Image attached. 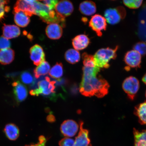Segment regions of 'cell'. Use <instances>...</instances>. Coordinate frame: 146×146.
I'll use <instances>...</instances> for the list:
<instances>
[{"mask_svg":"<svg viewBox=\"0 0 146 146\" xmlns=\"http://www.w3.org/2000/svg\"><path fill=\"white\" fill-rule=\"evenodd\" d=\"M15 23L18 26L25 27L28 25L30 22V16L25 12L19 11L14 12Z\"/></svg>","mask_w":146,"mask_h":146,"instance_id":"cell-17","label":"cell"},{"mask_svg":"<svg viewBox=\"0 0 146 146\" xmlns=\"http://www.w3.org/2000/svg\"><path fill=\"white\" fill-rule=\"evenodd\" d=\"M65 57L68 63L74 64L80 61L81 56L80 52L74 49H69L65 52Z\"/></svg>","mask_w":146,"mask_h":146,"instance_id":"cell-24","label":"cell"},{"mask_svg":"<svg viewBox=\"0 0 146 146\" xmlns=\"http://www.w3.org/2000/svg\"><path fill=\"white\" fill-rule=\"evenodd\" d=\"M47 120H48L49 122H53L55 120L54 116L52 115H50L47 117Z\"/></svg>","mask_w":146,"mask_h":146,"instance_id":"cell-34","label":"cell"},{"mask_svg":"<svg viewBox=\"0 0 146 146\" xmlns=\"http://www.w3.org/2000/svg\"><path fill=\"white\" fill-rule=\"evenodd\" d=\"M46 141V138L44 136H41L39 137V142L38 143L25 146H45Z\"/></svg>","mask_w":146,"mask_h":146,"instance_id":"cell-33","label":"cell"},{"mask_svg":"<svg viewBox=\"0 0 146 146\" xmlns=\"http://www.w3.org/2000/svg\"><path fill=\"white\" fill-rule=\"evenodd\" d=\"M142 1H124V4L131 9H137L139 8L142 4Z\"/></svg>","mask_w":146,"mask_h":146,"instance_id":"cell-29","label":"cell"},{"mask_svg":"<svg viewBox=\"0 0 146 146\" xmlns=\"http://www.w3.org/2000/svg\"><path fill=\"white\" fill-rule=\"evenodd\" d=\"M133 134L134 146H146V130L140 131L134 129Z\"/></svg>","mask_w":146,"mask_h":146,"instance_id":"cell-21","label":"cell"},{"mask_svg":"<svg viewBox=\"0 0 146 146\" xmlns=\"http://www.w3.org/2000/svg\"><path fill=\"white\" fill-rule=\"evenodd\" d=\"M50 64L46 61L43 62L34 69L35 77L36 78H38L41 76L45 75L50 72Z\"/></svg>","mask_w":146,"mask_h":146,"instance_id":"cell-23","label":"cell"},{"mask_svg":"<svg viewBox=\"0 0 146 146\" xmlns=\"http://www.w3.org/2000/svg\"><path fill=\"white\" fill-rule=\"evenodd\" d=\"M135 113L140 123L146 125V102L137 106L135 108Z\"/></svg>","mask_w":146,"mask_h":146,"instance_id":"cell-22","label":"cell"},{"mask_svg":"<svg viewBox=\"0 0 146 146\" xmlns=\"http://www.w3.org/2000/svg\"><path fill=\"white\" fill-rule=\"evenodd\" d=\"M90 43V39L85 35H78L73 39L72 44L75 50H82L86 48Z\"/></svg>","mask_w":146,"mask_h":146,"instance_id":"cell-15","label":"cell"},{"mask_svg":"<svg viewBox=\"0 0 146 146\" xmlns=\"http://www.w3.org/2000/svg\"><path fill=\"white\" fill-rule=\"evenodd\" d=\"M100 68L92 65H84L83 76L80 92L85 96H96L103 98L108 94L109 85L107 81L98 75Z\"/></svg>","mask_w":146,"mask_h":146,"instance_id":"cell-1","label":"cell"},{"mask_svg":"<svg viewBox=\"0 0 146 146\" xmlns=\"http://www.w3.org/2000/svg\"><path fill=\"white\" fill-rule=\"evenodd\" d=\"M56 82L52 81L48 76L44 79L38 82L37 88L31 90L30 94L33 96H38L43 95L49 96L55 93Z\"/></svg>","mask_w":146,"mask_h":146,"instance_id":"cell-3","label":"cell"},{"mask_svg":"<svg viewBox=\"0 0 146 146\" xmlns=\"http://www.w3.org/2000/svg\"><path fill=\"white\" fill-rule=\"evenodd\" d=\"M106 21L111 25H115L119 22L126 15V11L123 7L107 9L105 12Z\"/></svg>","mask_w":146,"mask_h":146,"instance_id":"cell-4","label":"cell"},{"mask_svg":"<svg viewBox=\"0 0 146 146\" xmlns=\"http://www.w3.org/2000/svg\"><path fill=\"white\" fill-rule=\"evenodd\" d=\"M79 10L82 14L87 16H90L96 12V7L95 3L90 1H86L80 4Z\"/></svg>","mask_w":146,"mask_h":146,"instance_id":"cell-18","label":"cell"},{"mask_svg":"<svg viewBox=\"0 0 146 146\" xmlns=\"http://www.w3.org/2000/svg\"><path fill=\"white\" fill-rule=\"evenodd\" d=\"M141 55L134 50L127 52L125 57L126 64L132 68L139 67L141 63Z\"/></svg>","mask_w":146,"mask_h":146,"instance_id":"cell-13","label":"cell"},{"mask_svg":"<svg viewBox=\"0 0 146 146\" xmlns=\"http://www.w3.org/2000/svg\"><path fill=\"white\" fill-rule=\"evenodd\" d=\"M89 25L96 32L98 36H100L102 35V31L106 29V21L103 16L96 14L91 18Z\"/></svg>","mask_w":146,"mask_h":146,"instance_id":"cell-6","label":"cell"},{"mask_svg":"<svg viewBox=\"0 0 146 146\" xmlns=\"http://www.w3.org/2000/svg\"><path fill=\"white\" fill-rule=\"evenodd\" d=\"M21 79L24 84L27 85L32 84L34 82L33 77L31 74L27 71L22 73L21 76Z\"/></svg>","mask_w":146,"mask_h":146,"instance_id":"cell-26","label":"cell"},{"mask_svg":"<svg viewBox=\"0 0 146 146\" xmlns=\"http://www.w3.org/2000/svg\"><path fill=\"white\" fill-rule=\"evenodd\" d=\"M74 140L72 139L65 138L60 140L59 145L60 146H74Z\"/></svg>","mask_w":146,"mask_h":146,"instance_id":"cell-31","label":"cell"},{"mask_svg":"<svg viewBox=\"0 0 146 146\" xmlns=\"http://www.w3.org/2000/svg\"><path fill=\"white\" fill-rule=\"evenodd\" d=\"M30 58L34 65L38 66L45 61V54L42 48L38 44L35 45L30 49Z\"/></svg>","mask_w":146,"mask_h":146,"instance_id":"cell-9","label":"cell"},{"mask_svg":"<svg viewBox=\"0 0 146 146\" xmlns=\"http://www.w3.org/2000/svg\"><path fill=\"white\" fill-rule=\"evenodd\" d=\"M2 30L3 36L8 39L17 37L21 33L19 27L14 25L4 24Z\"/></svg>","mask_w":146,"mask_h":146,"instance_id":"cell-16","label":"cell"},{"mask_svg":"<svg viewBox=\"0 0 146 146\" xmlns=\"http://www.w3.org/2000/svg\"><path fill=\"white\" fill-rule=\"evenodd\" d=\"M46 33L48 38L51 39H59L62 35V27L57 23L50 24L46 29Z\"/></svg>","mask_w":146,"mask_h":146,"instance_id":"cell-14","label":"cell"},{"mask_svg":"<svg viewBox=\"0 0 146 146\" xmlns=\"http://www.w3.org/2000/svg\"><path fill=\"white\" fill-rule=\"evenodd\" d=\"M15 58L14 51L11 48L0 50V63L6 65L12 63Z\"/></svg>","mask_w":146,"mask_h":146,"instance_id":"cell-19","label":"cell"},{"mask_svg":"<svg viewBox=\"0 0 146 146\" xmlns=\"http://www.w3.org/2000/svg\"><path fill=\"white\" fill-rule=\"evenodd\" d=\"M4 131L7 137L12 141L16 140L19 136V129L14 123L7 124L5 127Z\"/></svg>","mask_w":146,"mask_h":146,"instance_id":"cell-20","label":"cell"},{"mask_svg":"<svg viewBox=\"0 0 146 146\" xmlns=\"http://www.w3.org/2000/svg\"><path fill=\"white\" fill-rule=\"evenodd\" d=\"M145 96H146V93H145Z\"/></svg>","mask_w":146,"mask_h":146,"instance_id":"cell-36","label":"cell"},{"mask_svg":"<svg viewBox=\"0 0 146 146\" xmlns=\"http://www.w3.org/2000/svg\"><path fill=\"white\" fill-rule=\"evenodd\" d=\"M72 3L68 1H62L58 2L55 7L56 12L64 18L70 15L74 11Z\"/></svg>","mask_w":146,"mask_h":146,"instance_id":"cell-10","label":"cell"},{"mask_svg":"<svg viewBox=\"0 0 146 146\" xmlns=\"http://www.w3.org/2000/svg\"><path fill=\"white\" fill-rule=\"evenodd\" d=\"M35 1H23L19 0L15 5L14 12L21 11L31 17L35 15L34 6Z\"/></svg>","mask_w":146,"mask_h":146,"instance_id":"cell-8","label":"cell"},{"mask_svg":"<svg viewBox=\"0 0 146 146\" xmlns=\"http://www.w3.org/2000/svg\"><path fill=\"white\" fill-rule=\"evenodd\" d=\"M139 82L137 78L129 76L124 80L122 85L123 90L129 99L133 100L139 88Z\"/></svg>","mask_w":146,"mask_h":146,"instance_id":"cell-5","label":"cell"},{"mask_svg":"<svg viewBox=\"0 0 146 146\" xmlns=\"http://www.w3.org/2000/svg\"><path fill=\"white\" fill-rule=\"evenodd\" d=\"M142 81L144 83H145V84H146V73L143 76V78H142Z\"/></svg>","mask_w":146,"mask_h":146,"instance_id":"cell-35","label":"cell"},{"mask_svg":"<svg viewBox=\"0 0 146 146\" xmlns=\"http://www.w3.org/2000/svg\"><path fill=\"white\" fill-rule=\"evenodd\" d=\"M118 48L117 46L114 49L109 48L100 49L94 56L95 63L96 66L100 68H108L109 62L111 59L116 57V52Z\"/></svg>","mask_w":146,"mask_h":146,"instance_id":"cell-2","label":"cell"},{"mask_svg":"<svg viewBox=\"0 0 146 146\" xmlns=\"http://www.w3.org/2000/svg\"><path fill=\"white\" fill-rule=\"evenodd\" d=\"M133 48L141 55L144 56L146 54V43L144 42H139L136 43Z\"/></svg>","mask_w":146,"mask_h":146,"instance_id":"cell-28","label":"cell"},{"mask_svg":"<svg viewBox=\"0 0 146 146\" xmlns=\"http://www.w3.org/2000/svg\"><path fill=\"white\" fill-rule=\"evenodd\" d=\"M83 121L80 122V130L76 137L74 146H92L89 137V131L83 128Z\"/></svg>","mask_w":146,"mask_h":146,"instance_id":"cell-11","label":"cell"},{"mask_svg":"<svg viewBox=\"0 0 146 146\" xmlns=\"http://www.w3.org/2000/svg\"><path fill=\"white\" fill-rule=\"evenodd\" d=\"M9 3V1L0 0V21L4 19L5 13L10 11V7L7 5Z\"/></svg>","mask_w":146,"mask_h":146,"instance_id":"cell-27","label":"cell"},{"mask_svg":"<svg viewBox=\"0 0 146 146\" xmlns=\"http://www.w3.org/2000/svg\"><path fill=\"white\" fill-rule=\"evenodd\" d=\"M42 1L52 10H54L55 9L56 5L58 3V1L56 0H48Z\"/></svg>","mask_w":146,"mask_h":146,"instance_id":"cell-32","label":"cell"},{"mask_svg":"<svg viewBox=\"0 0 146 146\" xmlns=\"http://www.w3.org/2000/svg\"><path fill=\"white\" fill-rule=\"evenodd\" d=\"M11 43L10 40L3 36L0 37V49L9 48L11 46Z\"/></svg>","mask_w":146,"mask_h":146,"instance_id":"cell-30","label":"cell"},{"mask_svg":"<svg viewBox=\"0 0 146 146\" xmlns=\"http://www.w3.org/2000/svg\"><path fill=\"white\" fill-rule=\"evenodd\" d=\"M49 75L51 77L59 79L63 75V65L61 63H57L52 67L49 72Z\"/></svg>","mask_w":146,"mask_h":146,"instance_id":"cell-25","label":"cell"},{"mask_svg":"<svg viewBox=\"0 0 146 146\" xmlns=\"http://www.w3.org/2000/svg\"><path fill=\"white\" fill-rule=\"evenodd\" d=\"M78 125L72 120H65L62 123L60 130L62 134L66 137H72L75 135L78 131Z\"/></svg>","mask_w":146,"mask_h":146,"instance_id":"cell-7","label":"cell"},{"mask_svg":"<svg viewBox=\"0 0 146 146\" xmlns=\"http://www.w3.org/2000/svg\"><path fill=\"white\" fill-rule=\"evenodd\" d=\"M13 92L16 101L21 103L26 99L28 94L27 87L19 81H15L12 84Z\"/></svg>","mask_w":146,"mask_h":146,"instance_id":"cell-12","label":"cell"}]
</instances>
